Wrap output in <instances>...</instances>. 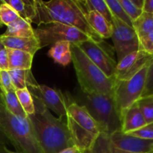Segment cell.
Listing matches in <instances>:
<instances>
[{"label": "cell", "mask_w": 153, "mask_h": 153, "mask_svg": "<svg viewBox=\"0 0 153 153\" xmlns=\"http://www.w3.org/2000/svg\"><path fill=\"white\" fill-rule=\"evenodd\" d=\"M0 144L4 145V146H7V145L10 144V141H9V140L7 139V137H6V135L4 134V133L3 132V131H2V129H1V127H0Z\"/></svg>", "instance_id": "36"}, {"label": "cell", "mask_w": 153, "mask_h": 153, "mask_svg": "<svg viewBox=\"0 0 153 153\" xmlns=\"http://www.w3.org/2000/svg\"><path fill=\"white\" fill-rule=\"evenodd\" d=\"M111 38L118 61L128 54L139 49V38L132 27L117 18L112 17Z\"/></svg>", "instance_id": "9"}, {"label": "cell", "mask_w": 153, "mask_h": 153, "mask_svg": "<svg viewBox=\"0 0 153 153\" xmlns=\"http://www.w3.org/2000/svg\"><path fill=\"white\" fill-rule=\"evenodd\" d=\"M2 35L16 37H34V28L31 26V22L19 17L17 20L7 25Z\"/></svg>", "instance_id": "19"}, {"label": "cell", "mask_w": 153, "mask_h": 153, "mask_svg": "<svg viewBox=\"0 0 153 153\" xmlns=\"http://www.w3.org/2000/svg\"><path fill=\"white\" fill-rule=\"evenodd\" d=\"M34 32L41 49L61 41L78 45L91 39L75 27L55 22L40 24L34 28Z\"/></svg>", "instance_id": "8"}, {"label": "cell", "mask_w": 153, "mask_h": 153, "mask_svg": "<svg viewBox=\"0 0 153 153\" xmlns=\"http://www.w3.org/2000/svg\"><path fill=\"white\" fill-rule=\"evenodd\" d=\"M105 2L111 12L112 16L133 28V22L123 8L119 0H105Z\"/></svg>", "instance_id": "25"}, {"label": "cell", "mask_w": 153, "mask_h": 153, "mask_svg": "<svg viewBox=\"0 0 153 153\" xmlns=\"http://www.w3.org/2000/svg\"><path fill=\"white\" fill-rule=\"evenodd\" d=\"M143 11L146 13H153V0H144Z\"/></svg>", "instance_id": "34"}, {"label": "cell", "mask_w": 153, "mask_h": 153, "mask_svg": "<svg viewBox=\"0 0 153 153\" xmlns=\"http://www.w3.org/2000/svg\"><path fill=\"white\" fill-rule=\"evenodd\" d=\"M27 88L33 98L38 100L49 110L50 109L55 112L58 117H66L67 114L68 100L60 90L44 85H39L37 82L30 84Z\"/></svg>", "instance_id": "10"}, {"label": "cell", "mask_w": 153, "mask_h": 153, "mask_svg": "<svg viewBox=\"0 0 153 153\" xmlns=\"http://www.w3.org/2000/svg\"><path fill=\"white\" fill-rule=\"evenodd\" d=\"M151 63L144 66L131 79L116 82L113 98L120 117L124 111L141 98L145 88L148 68Z\"/></svg>", "instance_id": "7"}, {"label": "cell", "mask_w": 153, "mask_h": 153, "mask_svg": "<svg viewBox=\"0 0 153 153\" xmlns=\"http://www.w3.org/2000/svg\"><path fill=\"white\" fill-rule=\"evenodd\" d=\"M137 103L146 124L153 123V96L140 98Z\"/></svg>", "instance_id": "27"}, {"label": "cell", "mask_w": 153, "mask_h": 153, "mask_svg": "<svg viewBox=\"0 0 153 153\" xmlns=\"http://www.w3.org/2000/svg\"><path fill=\"white\" fill-rule=\"evenodd\" d=\"M102 42H97L92 39H88L78 44V46L108 77L115 78V70L117 62L102 44Z\"/></svg>", "instance_id": "11"}, {"label": "cell", "mask_w": 153, "mask_h": 153, "mask_svg": "<svg viewBox=\"0 0 153 153\" xmlns=\"http://www.w3.org/2000/svg\"><path fill=\"white\" fill-rule=\"evenodd\" d=\"M8 72L16 91L27 88L30 84L36 82L31 70H10Z\"/></svg>", "instance_id": "20"}, {"label": "cell", "mask_w": 153, "mask_h": 153, "mask_svg": "<svg viewBox=\"0 0 153 153\" xmlns=\"http://www.w3.org/2000/svg\"><path fill=\"white\" fill-rule=\"evenodd\" d=\"M48 55L54 61L62 66H67L72 62L71 43L68 41H61L52 46Z\"/></svg>", "instance_id": "17"}, {"label": "cell", "mask_w": 153, "mask_h": 153, "mask_svg": "<svg viewBox=\"0 0 153 153\" xmlns=\"http://www.w3.org/2000/svg\"><path fill=\"white\" fill-rule=\"evenodd\" d=\"M131 1H132V3L136 6V7H137L138 8L143 10V4H144V0H131Z\"/></svg>", "instance_id": "38"}, {"label": "cell", "mask_w": 153, "mask_h": 153, "mask_svg": "<svg viewBox=\"0 0 153 153\" xmlns=\"http://www.w3.org/2000/svg\"><path fill=\"white\" fill-rule=\"evenodd\" d=\"M2 26H3V25H2V24H1V22H0V28H1V27H2Z\"/></svg>", "instance_id": "40"}, {"label": "cell", "mask_w": 153, "mask_h": 153, "mask_svg": "<svg viewBox=\"0 0 153 153\" xmlns=\"http://www.w3.org/2000/svg\"><path fill=\"white\" fill-rule=\"evenodd\" d=\"M119 1L132 22L135 21L143 13V10L136 7L131 0H119Z\"/></svg>", "instance_id": "28"}, {"label": "cell", "mask_w": 153, "mask_h": 153, "mask_svg": "<svg viewBox=\"0 0 153 153\" xmlns=\"http://www.w3.org/2000/svg\"></svg>", "instance_id": "43"}, {"label": "cell", "mask_w": 153, "mask_h": 153, "mask_svg": "<svg viewBox=\"0 0 153 153\" xmlns=\"http://www.w3.org/2000/svg\"><path fill=\"white\" fill-rule=\"evenodd\" d=\"M34 99L35 112L28 116L43 153H58L75 146L67 120L57 118L38 100Z\"/></svg>", "instance_id": "2"}, {"label": "cell", "mask_w": 153, "mask_h": 153, "mask_svg": "<svg viewBox=\"0 0 153 153\" xmlns=\"http://www.w3.org/2000/svg\"><path fill=\"white\" fill-rule=\"evenodd\" d=\"M66 120L75 146L84 153L91 152L101 131L86 108L76 102L68 103Z\"/></svg>", "instance_id": "5"}, {"label": "cell", "mask_w": 153, "mask_h": 153, "mask_svg": "<svg viewBox=\"0 0 153 153\" xmlns=\"http://www.w3.org/2000/svg\"><path fill=\"white\" fill-rule=\"evenodd\" d=\"M120 121L121 131L124 134H129L147 125L137 102L123 112Z\"/></svg>", "instance_id": "13"}, {"label": "cell", "mask_w": 153, "mask_h": 153, "mask_svg": "<svg viewBox=\"0 0 153 153\" xmlns=\"http://www.w3.org/2000/svg\"><path fill=\"white\" fill-rule=\"evenodd\" d=\"M78 104L84 105L97 123L101 133L110 135L121 129V121L113 97L82 93Z\"/></svg>", "instance_id": "6"}, {"label": "cell", "mask_w": 153, "mask_h": 153, "mask_svg": "<svg viewBox=\"0 0 153 153\" xmlns=\"http://www.w3.org/2000/svg\"><path fill=\"white\" fill-rule=\"evenodd\" d=\"M58 153H84V152L76 146H71V147H68L67 148V149H63V150H61V152Z\"/></svg>", "instance_id": "35"}, {"label": "cell", "mask_w": 153, "mask_h": 153, "mask_svg": "<svg viewBox=\"0 0 153 153\" xmlns=\"http://www.w3.org/2000/svg\"><path fill=\"white\" fill-rule=\"evenodd\" d=\"M72 62L82 93L113 97L115 78H109L76 44L71 43Z\"/></svg>", "instance_id": "3"}, {"label": "cell", "mask_w": 153, "mask_h": 153, "mask_svg": "<svg viewBox=\"0 0 153 153\" xmlns=\"http://www.w3.org/2000/svg\"><path fill=\"white\" fill-rule=\"evenodd\" d=\"M0 93L4 106L9 112L17 117H28L21 107L20 103L16 97V91L2 93L0 91Z\"/></svg>", "instance_id": "21"}, {"label": "cell", "mask_w": 153, "mask_h": 153, "mask_svg": "<svg viewBox=\"0 0 153 153\" xmlns=\"http://www.w3.org/2000/svg\"><path fill=\"white\" fill-rule=\"evenodd\" d=\"M1 70H6V71L10 70L8 55L6 48H4L0 51V71Z\"/></svg>", "instance_id": "33"}, {"label": "cell", "mask_w": 153, "mask_h": 153, "mask_svg": "<svg viewBox=\"0 0 153 153\" xmlns=\"http://www.w3.org/2000/svg\"><path fill=\"white\" fill-rule=\"evenodd\" d=\"M87 11L95 10L104 16L108 22H112V13L106 4L105 0H86L82 1Z\"/></svg>", "instance_id": "23"}, {"label": "cell", "mask_w": 153, "mask_h": 153, "mask_svg": "<svg viewBox=\"0 0 153 153\" xmlns=\"http://www.w3.org/2000/svg\"><path fill=\"white\" fill-rule=\"evenodd\" d=\"M151 153H153V152H151Z\"/></svg>", "instance_id": "42"}, {"label": "cell", "mask_w": 153, "mask_h": 153, "mask_svg": "<svg viewBox=\"0 0 153 153\" xmlns=\"http://www.w3.org/2000/svg\"><path fill=\"white\" fill-rule=\"evenodd\" d=\"M153 96V60L148 68L146 83L141 98Z\"/></svg>", "instance_id": "31"}, {"label": "cell", "mask_w": 153, "mask_h": 153, "mask_svg": "<svg viewBox=\"0 0 153 153\" xmlns=\"http://www.w3.org/2000/svg\"><path fill=\"white\" fill-rule=\"evenodd\" d=\"M127 134H130V135L140 137V138L153 140V123L147 124L143 128Z\"/></svg>", "instance_id": "32"}, {"label": "cell", "mask_w": 153, "mask_h": 153, "mask_svg": "<svg viewBox=\"0 0 153 153\" xmlns=\"http://www.w3.org/2000/svg\"><path fill=\"white\" fill-rule=\"evenodd\" d=\"M139 49L153 55V31L139 38Z\"/></svg>", "instance_id": "30"}, {"label": "cell", "mask_w": 153, "mask_h": 153, "mask_svg": "<svg viewBox=\"0 0 153 153\" xmlns=\"http://www.w3.org/2000/svg\"><path fill=\"white\" fill-rule=\"evenodd\" d=\"M35 16L32 23L37 25L48 22H60L75 27L97 42L103 40L89 25L87 10L77 0H34Z\"/></svg>", "instance_id": "1"}, {"label": "cell", "mask_w": 153, "mask_h": 153, "mask_svg": "<svg viewBox=\"0 0 153 153\" xmlns=\"http://www.w3.org/2000/svg\"><path fill=\"white\" fill-rule=\"evenodd\" d=\"M0 91L2 93L16 91L12 83L9 72L6 70L0 71Z\"/></svg>", "instance_id": "29"}, {"label": "cell", "mask_w": 153, "mask_h": 153, "mask_svg": "<svg viewBox=\"0 0 153 153\" xmlns=\"http://www.w3.org/2000/svg\"><path fill=\"white\" fill-rule=\"evenodd\" d=\"M0 153H22L20 152H18V151H13L9 149L7 147V146H4V145H1L0 144Z\"/></svg>", "instance_id": "37"}, {"label": "cell", "mask_w": 153, "mask_h": 153, "mask_svg": "<svg viewBox=\"0 0 153 153\" xmlns=\"http://www.w3.org/2000/svg\"><path fill=\"white\" fill-rule=\"evenodd\" d=\"M87 19L92 29L102 40L111 37L113 32L112 23L100 13L95 10H90L87 13Z\"/></svg>", "instance_id": "15"}, {"label": "cell", "mask_w": 153, "mask_h": 153, "mask_svg": "<svg viewBox=\"0 0 153 153\" xmlns=\"http://www.w3.org/2000/svg\"><path fill=\"white\" fill-rule=\"evenodd\" d=\"M85 153H88V152H85Z\"/></svg>", "instance_id": "41"}, {"label": "cell", "mask_w": 153, "mask_h": 153, "mask_svg": "<svg viewBox=\"0 0 153 153\" xmlns=\"http://www.w3.org/2000/svg\"><path fill=\"white\" fill-rule=\"evenodd\" d=\"M16 97L19 100L20 105L27 116L34 114L35 112L34 99L28 88H24L16 91Z\"/></svg>", "instance_id": "24"}, {"label": "cell", "mask_w": 153, "mask_h": 153, "mask_svg": "<svg viewBox=\"0 0 153 153\" xmlns=\"http://www.w3.org/2000/svg\"><path fill=\"white\" fill-rule=\"evenodd\" d=\"M19 16V17L32 23L35 16L34 0H4Z\"/></svg>", "instance_id": "18"}, {"label": "cell", "mask_w": 153, "mask_h": 153, "mask_svg": "<svg viewBox=\"0 0 153 153\" xmlns=\"http://www.w3.org/2000/svg\"><path fill=\"white\" fill-rule=\"evenodd\" d=\"M19 18L18 13L4 2V0H0V22L3 25H9Z\"/></svg>", "instance_id": "26"}, {"label": "cell", "mask_w": 153, "mask_h": 153, "mask_svg": "<svg viewBox=\"0 0 153 153\" xmlns=\"http://www.w3.org/2000/svg\"><path fill=\"white\" fill-rule=\"evenodd\" d=\"M4 48H5L4 46V45H3L2 43V41H1V34H0V51L1 50V49H3Z\"/></svg>", "instance_id": "39"}, {"label": "cell", "mask_w": 153, "mask_h": 153, "mask_svg": "<svg viewBox=\"0 0 153 153\" xmlns=\"http://www.w3.org/2000/svg\"><path fill=\"white\" fill-rule=\"evenodd\" d=\"M153 55L141 49L133 52L118 61L115 70L116 81L127 80L138 73L144 66L152 62Z\"/></svg>", "instance_id": "12"}, {"label": "cell", "mask_w": 153, "mask_h": 153, "mask_svg": "<svg viewBox=\"0 0 153 153\" xmlns=\"http://www.w3.org/2000/svg\"><path fill=\"white\" fill-rule=\"evenodd\" d=\"M6 49L8 55L10 70H31L34 55L17 49L7 48Z\"/></svg>", "instance_id": "16"}, {"label": "cell", "mask_w": 153, "mask_h": 153, "mask_svg": "<svg viewBox=\"0 0 153 153\" xmlns=\"http://www.w3.org/2000/svg\"><path fill=\"white\" fill-rule=\"evenodd\" d=\"M1 41L5 48L28 52L34 55L38 50L41 49L38 40L34 37H7L1 34Z\"/></svg>", "instance_id": "14"}, {"label": "cell", "mask_w": 153, "mask_h": 153, "mask_svg": "<svg viewBox=\"0 0 153 153\" xmlns=\"http://www.w3.org/2000/svg\"><path fill=\"white\" fill-rule=\"evenodd\" d=\"M133 28L138 38L146 35L153 31V13L143 12L133 22Z\"/></svg>", "instance_id": "22"}, {"label": "cell", "mask_w": 153, "mask_h": 153, "mask_svg": "<svg viewBox=\"0 0 153 153\" xmlns=\"http://www.w3.org/2000/svg\"><path fill=\"white\" fill-rule=\"evenodd\" d=\"M0 127L16 151L43 153L28 117L12 114L4 106L0 93Z\"/></svg>", "instance_id": "4"}]
</instances>
